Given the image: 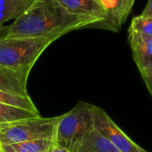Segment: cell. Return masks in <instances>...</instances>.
<instances>
[{
  "instance_id": "7c38bea8",
  "label": "cell",
  "mask_w": 152,
  "mask_h": 152,
  "mask_svg": "<svg viewBox=\"0 0 152 152\" xmlns=\"http://www.w3.org/2000/svg\"><path fill=\"white\" fill-rule=\"evenodd\" d=\"M54 145L53 139H38L0 146L2 152H51Z\"/></svg>"
},
{
  "instance_id": "52a82bcc",
  "label": "cell",
  "mask_w": 152,
  "mask_h": 152,
  "mask_svg": "<svg viewBox=\"0 0 152 152\" xmlns=\"http://www.w3.org/2000/svg\"><path fill=\"white\" fill-rule=\"evenodd\" d=\"M68 12L84 17L95 19L104 24L109 20V12L102 3L97 0H57Z\"/></svg>"
},
{
  "instance_id": "9c48e42d",
  "label": "cell",
  "mask_w": 152,
  "mask_h": 152,
  "mask_svg": "<svg viewBox=\"0 0 152 152\" xmlns=\"http://www.w3.org/2000/svg\"><path fill=\"white\" fill-rule=\"evenodd\" d=\"M135 0H102L109 12L107 28L118 31L128 17Z\"/></svg>"
},
{
  "instance_id": "5b68a950",
  "label": "cell",
  "mask_w": 152,
  "mask_h": 152,
  "mask_svg": "<svg viewBox=\"0 0 152 152\" xmlns=\"http://www.w3.org/2000/svg\"><path fill=\"white\" fill-rule=\"evenodd\" d=\"M94 128L121 152H148L136 144L100 107L93 105Z\"/></svg>"
},
{
  "instance_id": "3957f363",
  "label": "cell",
  "mask_w": 152,
  "mask_h": 152,
  "mask_svg": "<svg viewBox=\"0 0 152 152\" xmlns=\"http://www.w3.org/2000/svg\"><path fill=\"white\" fill-rule=\"evenodd\" d=\"M93 105L79 102L70 111L60 116L55 131V144L77 152L86 135L94 129Z\"/></svg>"
},
{
  "instance_id": "9a60e30c",
  "label": "cell",
  "mask_w": 152,
  "mask_h": 152,
  "mask_svg": "<svg viewBox=\"0 0 152 152\" xmlns=\"http://www.w3.org/2000/svg\"><path fill=\"white\" fill-rule=\"evenodd\" d=\"M129 31L136 32L147 37H152V18L148 16H135L131 22Z\"/></svg>"
},
{
  "instance_id": "ffe728a7",
  "label": "cell",
  "mask_w": 152,
  "mask_h": 152,
  "mask_svg": "<svg viewBox=\"0 0 152 152\" xmlns=\"http://www.w3.org/2000/svg\"><path fill=\"white\" fill-rule=\"evenodd\" d=\"M0 152H2V150H1V146H0Z\"/></svg>"
},
{
  "instance_id": "8fae6325",
  "label": "cell",
  "mask_w": 152,
  "mask_h": 152,
  "mask_svg": "<svg viewBox=\"0 0 152 152\" xmlns=\"http://www.w3.org/2000/svg\"><path fill=\"white\" fill-rule=\"evenodd\" d=\"M77 152H121L94 128L84 138Z\"/></svg>"
},
{
  "instance_id": "8992f818",
  "label": "cell",
  "mask_w": 152,
  "mask_h": 152,
  "mask_svg": "<svg viewBox=\"0 0 152 152\" xmlns=\"http://www.w3.org/2000/svg\"><path fill=\"white\" fill-rule=\"evenodd\" d=\"M128 42L136 66L144 77L152 69V37L128 30Z\"/></svg>"
},
{
  "instance_id": "4fadbf2b",
  "label": "cell",
  "mask_w": 152,
  "mask_h": 152,
  "mask_svg": "<svg viewBox=\"0 0 152 152\" xmlns=\"http://www.w3.org/2000/svg\"><path fill=\"white\" fill-rule=\"evenodd\" d=\"M37 116H40L39 112H34L28 110L0 103V123L12 122Z\"/></svg>"
},
{
  "instance_id": "6da1fadb",
  "label": "cell",
  "mask_w": 152,
  "mask_h": 152,
  "mask_svg": "<svg viewBox=\"0 0 152 152\" xmlns=\"http://www.w3.org/2000/svg\"><path fill=\"white\" fill-rule=\"evenodd\" d=\"M98 23L95 19L68 12L57 0H34L4 37H46L55 41L71 30Z\"/></svg>"
},
{
  "instance_id": "d6986e66",
  "label": "cell",
  "mask_w": 152,
  "mask_h": 152,
  "mask_svg": "<svg viewBox=\"0 0 152 152\" xmlns=\"http://www.w3.org/2000/svg\"><path fill=\"white\" fill-rule=\"evenodd\" d=\"M97 1H99L100 3H102V0H97Z\"/></svg>"
},
{
  "instance_id": "ba28073f",
  "label": "cell",
  "mask_w": 152,
  "mask_h": 152,
  "mask_svg": "<svg viewBox=\"0 0 152 152\" xmlns=\"http://www.w3.org/2000/svg\"><path fill=\"white\" fill-rule=\"evenodd\" d=\"M34 0H0V38L31 6Z\"/></svg>"
},
{
  "instance_id": "277c9868",
  "label": "cell",
  "mask_w": 152,
  "mask_h": 152,
  "mask_svg": "<svg viewBox=\"0 0 152 152\" xmlns=\"http://www.w3.org/2000/svg\"><path fill=\"white\" fill-rule=\"evenodd\" d=\"M59 117L41 116L12 122L0 123V145L38 139H53Z\"/></svg>"
},
{
  "instance_id": "2e32d148",
  "label": "cell",
  "mask_w": 152,
  "mask_h": 152,
  "mask_svg": "<svg viewBox=\"0 0 152 152\" xmlns=\"http://www.w3.org/2000/svg\"><path fill=\"white\" fill-rule=\"evenodd\" d=\"M142 79H143V81H144V83H145V85L147 86V89L150 92V94H151L152 97V69L151 72L146 77H142Z\"/></svg>"
},
{
  "instance_id": "30bf717a",
  "label": "cell",
  "mask_w": 152,
  "mask_h": 152,
  "mask_svg": "<svg viewBox=\"0 0 152 152\" xmlns=\"http://www.w3.org/2000/svg\"><path fill=\"white\" fill-rule=\"evenodd\" d=\"M27 80L17 72L0 64V90L21 97H29Z\"/></svg>"
},
{
  "instance_id": "7a4b0ae2",
  "label": "cell",
  "mask_w": 152,
  "mask_h": 152,
  "mask_svg": "<svg viewBox=\"0 0 152 152\" xmlns=\"http://www.w3.org/2000/svg\"><path fill=\"white\" fill-rule=\"evenodd\" d=\"M53 41L46 37H2L0 64L28 79L35 62Z\"/></svg>"
},
{
  "instance_id": "e0dca14e",
  "label": "cell",
  "mask_w": 152,
  "mask_h": 152,
  "mask_svg": "<svg viewBox=\"0 0 152 152\" xmlns=\"http://www.w3.org/2000/svg\"><path fill=\"white\" fill-rule=\"evenodd\" d=\"M142 15L143 16H148V17H151L152 18V0H149L146 7L144 8Z\"/></svg>"
},
{
  "instance_id": "5bb4252c",
  "label": "cell",
  "mask_w": 152,
  "mask_h": 152,
  "mask_svg": "<svg viewBox=\"0 0 152 152\" xmlns=\"http://www.w3.org/2000/svg\"><path fill=\"white\" fill-rule=\"evenodd\" d=\"M0 103L12 107H17L20 109L28 110L34 112H38L36 105L34 104L30 97H21L6 93L2 90H0Z\"/></svg>"
},
{
  "instance_id": "ac0fdd59",
  "label": "cell",
  "mask_w": 152,
  "mask_h": 152,
  "mask_svg": "<svg viewBox=\"0 0 152 152\" xmlns=\"http://www.w3.org/2000/svg\"><path fill=\"white\" fill-rule=\"evenodd\" d=\"M51 152H70L69 150H67L66 148L64 147H61V146H59L57 144H55L53 148V150L51 151Z\"/></svg>"
}]
</instances>
